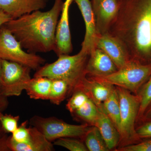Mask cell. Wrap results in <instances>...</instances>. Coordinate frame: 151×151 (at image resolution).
<instances>
[{"label": "cell", "mask_w": 151, "mask_h": 151, "mask_svg": "<svg viewBox=\"0 0 151 151\" xmlns=\"http://www.w3.org/2000/svg\"><path fill=\"white\" fill-rule=\"evenodd\" d=\"M108 33L122 44L130 60L151 65V0H119Z\"/></svg>", "instance_id": "obj_1"}, {"label": "cell", "mask_w": 151, "mask_h": 151, "mask_svg": "<svg viewBox=\"0 0 151 151\" xmlns=\"http://www.w3.org/2000/svg\"><path fill=\"white\" fill-rule=\"evenodd\" d=\"M63 4L62 0H55L49 10L35 11L4 25L28 52L54 51L56 27Z\"/></svg>", "instance_id": "obj_2"}, {"label": "cell", "mask_w": 151, "mask_h": 151, "mask_svg": "<svg viewBox=\"0 0 151 151\" xmlns=\"http://www.w3.org/2000/svg\"><path fill=\"white\" fill-rule=\"evenodd\" d=\"M89 53L81 50L73 55H61L56 61L41 66L34 77L62 79L69 87L68 97L79 89L86 77V67Z\"/></svg>", "instance_id": "obj_3"}, {"label": "cell", "mask_w": 151, "mask_h": 151, "mask_svg": "<svg viewBox=\"0 0 151 151\" xmlns=\"http://www.w3.org/2000/svg\"><path fill=\"white\" fill-rule=\"evenodd\" d=\"M120 107V142L119 147L137 144L139 140L135 124L137 120L140 100L137 95L116 86ZM117 150V149H116Z\"/></svg>", "instance_id": "obj_4"}, {"label": "cell", "mask_w": 151, "mask_h": 151, "mask_svg": "<svg viewBox=\"0 0 151 151\" xmlns=\"http://www.w3.org/2000/svg\"><path fill=\"white\" fill-rule=\"evenodd\" d=\"M151 75V65L143 64L131 60L127 64L111 75L94 78L122 87L137 95Z\"/></svg>", "instance_id": "obj_5"}, {"label": "cell", "mask_w": 151, "mask_h": 151, "mask_svg": "<svg viewBox=\"0 0 151 151\" xmlns=\"http://www.w3.org/2000/svg\"><path fill=\"white\" fill-rule=\"evenodd\" d=\"M31 126L36 128L50 142L62 138H75L83 140L91 126L88 124L73 125L56 117L43 118L34 116L30 119Z\"/></svg>", "instance_id": "obj_6"}, {"label": "cell", "mask_w": 151, "mask_h": 151, "mask_svg": "<svg viewBox=\"0 0 151 151\" xmlns=\"http://www.w3.org/2000/svg\"><path fill=\"white\" fill-rule=\"evenodd\" d=\"M16 38L4 25L0 29V58L17 62L37 70L45 60L36 53L26 52Z\"/></svg>", "instance_id": "obj_7"}, {"label": "cell", "mask_w": 151, "mask_h": 151, "mask_svg": "<svg viewBox=\"0 0 151 151\" xmlns=\"http://www.w3.org/2000/svg\"><path fill=\"white\" fill-rule=\"evenodd\" d=\"M32 69L18 63L2 59L0 89L7 97L19 96L30 80Z\"/></svg>", "instance_id": "obj_8"}, {"label": "cell", "mask_w": 151, "mask_h": 151, "mask_svg": "<svg viewBox=\"0 0 151 151\" xmlns=\"http://www.w3.org/2000/svg\"><path fill=\"white\" fill-rule=\"evenodd\" d=\"M66 105L73 119L83 124L94 126L98 114V108L83 91L77 90L69 97Z\"/></svg>", "instance_id": "obj_9"}, {"label": "cell", "mask_w": 151, "mask_h": 151, "mask_svg": "<svg viewBox=\"0 0 151 151\" xmlns=\"http://www.w3.org/2000/svg\"><path fill=\"white\" fill-rule=\"evenodd\" d=\"M98 35L108 33L119 12V0H91Z\"/></svg>", "instance_id": "obj_10"}, {"label": "cell", "mask_w": 151, "mask_h": 151, "mask_svg": "<svg viewBox=\"0 0 151 151\" xmlns=\"http://www.w3.org/2000/svg\"><path fill=\"white\" fill-rule=\"evenodd\" d=\"M73 0H65L63 2L60 20L57 25L54 52L58 56L69 55L73 50L69 24V10Z\"/></svg>", "instance_id": "obj_11"}, {"label": "cell", "mask_w": 151, "mask_h": 151, "mask_svg": "<svg viewBox=\"0 0 151 151\" xmlns=\"http://www.w3.org/2000/svg\"><path fill=\"white\" fill-rule=\"evenodd\" d=\"M95 47L108 55L119 69L131 60L122 44L109 33L97 35L95 40Z\"/></svg>", "instance_id": "obj_12"}, {"label": "cell", "mask_w": 151, "mask_h": 151, "mask_svg": "<svg viewBox=\"0 0 151 151\" xmlns=\"http://www.w3.org/2000/svg\"><path fill=\"white\" fill-rule=\"evenodd\" d=\"M119 68L108 55L95 47L89 54L86 67V76L101 78L111 75Z\"/></svg>", "instance_id": "obj_13"}, {"label": "cell", "mask_w": 151, "mask_h": 151, "mask_svg": "<svg viewBox=\"0 0 151 151\" xmlns=\"http://www.w3.org/2000/svg\"><path fill=\"white\" fill-rule=\"evenodd\" d=\"M29 135L24 143H17L9 136L7 145L12 151H52L54 146L35 127H29Z\"/></svg>", "instance_id": "obj_14"}, {"label": "cell", "mask_w": 151, "mask_h": 151, "mask_svg": "<svg viewBox=\"0 0 151 151\" xmlns=\"http://www.w3.org/2000/svg\"><path fill=\"white\" fill-rule=\"evenodd\" d=\"M78 6L84 19L86 33L81 44V50L90 54L95 48V42L98 34L92 4L90 0H74Z\"/></svg>", "instance_id": "obj_15"}, {"label": "cell", "mask_w": 151, "mask_h": 151, "mask_svg": "<svg viewBox=\"0 0 151 151\" xmlns=\"http://www.w3.org/2000/svg\"><path fill=\"white\" fill-rule=\"evenodd\" d=\"M47 0H0V10L11 17L18 18L35 11L43 9Z\"/></svg>", "instance_id": "obj_16"}, {"label": "cell", "mask_w": 151, "mask_h": 151, "mask_svg": "<svg viewBox=\"0 0 151 151\" xmlns=\"http://www.w3.org/2000/svg\"><path fill=\"white\" fill-rule=\"evenodd\" d=\"M116 89V86L97 78L87 77L77 90H81L100 108L104 101Z\"/></svg>", "instance_id": "obj_17"}, {"label": "cell", "mask_w": 151, "mask_h": 151, "mask_svg": "<svg viewBox=\"0 0 151 151\" xmlns=\"http://www.w3.org/2000/svg\"><path fill=\"white\" fill-rule=\"evenodd\" d=\"M94 126L99 130L110 151H116L120 142V133L111 119L101 108H98Z\"/></svg>", "instance_id": "obj_18"}, {"label": "cell", "mask_w": 151, "mask_h": 151, "mask_svg": "<svg viewBox=\"0 0 151 151\" xmlns=\"http://www.w3.org/2000/svg\"><path fill=\"white\" fill-rule=\"evenodd\" d=\"M52 79L46 77H34L31 78L25 90L31 99L49 100Z\"/></svg>", "instance_id": "obj_19"}, {"label": "cell", "mask_w": 151, "mask_h": 151, "mask_svg": "<svg viewBox=\"0 0 151 151\" xmlns=\"http://www.w3.org/2000/svg\"><path fill=\"white\" fill-rule=\"evenodd\" d=\"M101 108L111 119L119 132L120 126V107L119 97L116 89L104 101Z\"/></svg>", "instance_id": "obj_20"}, {"label": "cell", "mask_w": 151, "mask_h": 151, "mask_svg": "<svg viewBox=\"0 0 151 151\" xmlns=\"http://www.w3.org/2000/svg\"><path fill=\"white\" fill-rule=\"evenodd\" d=\"M83 141L88 151H110L99 130L95 126L89 127Z\"/></svg>", "instance_id": "obj_21"}, {"label": "cell", "mask_w": 151, "mask_h": 151, "mask_svg": "<svg viewBox=\"0 0 151 151\" xmlns=\"http://www.w3.org/2000/svg\"><path fill=\"white\" fill-rule=\"evenodd\" d=\"M52 79L49 100L52 103L59 105L68 97L69 87L67 82L62 79Z\"/></svg>", "instance_id": "obj_22"}, {"label": "cell", "mask_w": 151, "mask_h": 151, "mask_svg": "<svg viewBox=\"0 0 151 151\" xmlns=\"http://www.w3.org/2000/svg\"><path fill=\"white\" fill-rule=\"evenodd\" d=\"M140 105L137 119H142L146 111L151 105V75L137 94Z\"/></svg>", "instance_id": "obj_23"}, {"label": "cell", "mask_w": 151, "mask_h": 151, "mask_svg": "<svg viewBox=\"0 0 151 151\" xmlns=\"http://www.w3.org/2000/svg\"><path fill=\"white\" fill-rule=\"evenodd\" d=\"M54 145L71 151H87L84 141L75 138H62L54 141Z\"/></svg>", "instance_id": "obj_24"}, {"label": "cell", "mask_w": 151, "mask_h": 151, "mask_svg": "<svg viewBox=\"0 0 151 151\" xmlns=\"http://www.w3.org/2000/svg\"><path fill=\"white\" fill-rule=\"evenodd\" d=\"M19 116H14L10 114H4L0 112V123L6 134H12L18 127Z\"/></svg>", "instance_id": "obj_25"}, {"label": "cell", "mask_w": 151, "mask_h": 151, "mask_svg": "<svg viewBox=\"0 0 151 151\" xmlns=\"http://www.w3.org/2000/svg\"><path fill=\"white\" fill-rule=\"evenodd\" d=\"M27 121L23 122L12 134L11 137L14 141L17 143H23L27 140L29 135V127H27Z\"/></svg>", "instance_id": "obj_26"}, {"label": "cell", "mask_w": 151, "mask_h": 151, "mask_svg": "<svg viewBox=\"0 0 151 151\" xmlns=\"http://www.w3.org/2000/svg\"><path fill=\"white\" fill-rule=\"evenodd\" d=\"M117 151H151V139L118 148Z\"/></svg>", "instance_id": "obj_27"}, {"label": "cell", "mask_w": 151, "mask_h": 151, "mask_svg": "<svg viewBox=\"0 0 151 151\" xmlns=\"http://www.w3.org/2000/svg\"><path fill=\"white\" fill-rule=\"evenodd\" d=\"M136 130L140 139L151 138V121L143 124Z\"/></svg>", "instance_id": "obj_28"}, {"label": "cell", "mask_w": 151, "mask_h": 151, "mask_svg": "<svg viewBox=\"0 0 151 151\" xmlns=\"http://www.w3.org/2000/svg\"><path fill=\"white\" fill-rule=\"evenodd\" d=\"M9 102L8 97L3 94L0 89V112H3L8 106Z\"/></svg>", "instance_id": "obj_29"}, {"label": "cell", "mask_w": 151, "mask_h": 151, "mask_svg": "<svg viewBox=\"0 0 151 151\" xmlns=\"http://www.w3.org/2000/svg\"><path fill=\"white\" fill-rule=\"evenodd\" d=\"M8 137L7 134H6L0 138V151H10L7 145Z\"/></svg>", "instance_id": "obj_30"}, {"label": "cell", "mask_w": 151, "mask_h": 151, "mask_svg": "<svg viewBox=\"0 0 151 151\" xmlns=\"http://www.w3.org/2000/svg\"><path fill=\"white\" fill-rule=\"evenodd\" d=\"M12 19L11 17L0 10V29L3 25Z\"/></svg>", "instance_id": "obj_31"}, {"label": "cell", "mask_w": 151, "mask_h": 151, "mask_svg": "<svg viewBox=\"0 0 151 151\" xmlns=\"http://www.w3.org/2000/svg\"><path fill=\"white\" fill-rule=\"evenodd\" d=\"M151 119V105L146 111L145 113L143 116L142 119Z\"/></svg>", "instance_id": "obj_32"}, {"label": "cell", "mask_w": 151, "mask_h": 151, "mask_svg": "<svg viewBox=\"0 0 151 151\" xmlns=\"http://www.w3.org/2000/svg\"><path fill=\"white\" fill-rule=\"evenodd\" d=\"M6 134L4 132V130H3L1 126V123H0V138L2 137L4 135H5Z\"/></svg>", "instance_id": "obj_33"}, {"label": "cell", "mask_w": 151, "mask_h": 151, "mask_svg": "<svg viewBox=\"0 0 151 151\" xmlns=\"http://www.w3.org/2000/svg\"><path fill=\"white\" fill-rule=\"evenodd\" d=\"M2 70V59L0 58V81H1V75Z\"/></svg>", "instance_id": "obj_34"}]
</instances>
